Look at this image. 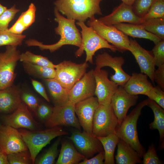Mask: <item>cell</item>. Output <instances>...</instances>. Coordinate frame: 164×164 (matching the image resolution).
Listing matches in <instances>:
<instances>
[{
  "mask_svg": "<svg viewBox=\"0 0 164 164\" xmlns=\"http://www.w3.org/2000/svg\"><path fill=\"white\" fill-rule=\"evenodd\" d=\"M54 14L55 21L58 23L54 30L56 34L60 36L59 40L52 44L46 45L36 39H29L26 41V44L29 46H38L42 50H49L51 53L65 45H72L80 47L81 44L82 37L75 25L76 20L65 18L55 8Z\"/></svg>",
  "mask_w": 164,
  "mask_h": 164,
  "instance_id": "1",
  "label": "cell"
},
{
  "mask_svg": "<svg viewBox=\"0 0 164 164\" xmlns=\"http://www.w3.org/2000/svg\"><path fill=\"white\" fill-rule=\"evenodd\" d=\"M19 89L13 85L0 90V112L8 113L14 111L22 102Z\"/></svg>",
  "mask_w": 164,
  "mask_h": 164,
  "instance_id": "21",
  "label": "cell"
},
{
  "mask_svg": "<svg viewBox=\"0 0 164 164\" xmlns=\"http://www.w3.org/2000/svg\"><path fill=\"white\" fill-rule=\"evenodd\" d=\"M8 159V155L2 153L0 155V164H9Z\"/></svg>",
  "mask_w": 164,
  "mask_h": 164,
  "instance_id": "48",
  "label": "cell"
},
{
  "mask_svg": "<svg viewBox=\"0 0 164 164\" xmlns=\"http://www.w3.org/2000/svg\"><path fill=\"white\" fill-rule=\"evenodd\" d=\"M36 9L34 4L31 3L28 9L22 12L19 18L27 29L35 21Z\"/></svg>",
  "mask_w": 164,
  "mask_h": 164,
  "instance_id": "38",
  "label": "cell"
},
{
  "mask_svg": "<svg viewBox=\"0 0 164 164\" xmlns=\"http://www.w3.org/2000/svg\"><path fill=\"white\" fill-rule=\"evenodd\" d=\"M130 49L138 64L141 73L147 75L154 84V74L155 65L153 55L143 48L135 39H130Z\"/></svg>",
  "mask_w": 164,
  "mask_h": 164,
  "instance_id": "20",
  "label": "cell"
},
{
  "mask_svg": "<svg viewBox=\"0 0 164 164\" xmlns=\"http://www.w3.org/2000/svg\"><path fill=\"white\" fill-rule=\"evenodd\" d=\"M53 110V108L46 104H39L37 110V115L40 119L43 121H46L51 116Z\"/></svg>",
  "mask_w": 164,
  "mask_h": 164,
  "instance_id": "43",
  "label": "cell"
},
{
  "mask_svg": "<svg viewBox=\"0 0 164 164\" xmlns=\"http://www.w3.org/2000/svg\"><path fill=\"white\" fill-rule=\"evenodd\" d=\"M25 35H17L10 32L8 30H0V46H21L25 38Z\"/></svg>",
  "mask_w": 164,
  "mask_h": 164,
  "instance_id": "32",
  "label": "cell"
},
{
  "mask_svg": "<svg viewBox=\"0 0 164 164\" xmlns=\"http://www.w3.org/2000/svg\"><path fill=\"white\" fill-rule=\"evenodd\" d=\"M44 80L56 105L65 104L68 101L69 90L62 86L54 78Z\"/></svg>",
  "mask_w": 164,
  "mask_h": 164,
  "instance_id": "27",
  "label": "cell"
},
{
  "mask_svg": "<svg viewBox=\"0 0 164 164\" xmlns=\"http://www.w3.org/2000/svg\"><path fill=\"white\" fill-rule=\"evenodd\" d=\"M102 0H56L55 8L67 18L85 22L95 15H101Z\"/></svg>",
  "mask_w": 164,
  "mask_h": 164,
  "instance_id": "2",
  "label": "cell"
},
{
  "mask_svg": "<svg viewBox=\"0 0 164 164\" xmlns=\"http://www.w3.org/2000/svg\"><path fill=\"white\" fill-rule=\"evenodd\" d=\"M148 77L143 73H133L123 87L130 94L146 95L154 87L148 79Z\"/></svg>",
  "mask_w": 164,
  "mask_h": 164,
  "instance_id": "22",
  "label": "cell"
},
{
  "mask_svg": "<svg viewBox=\"0 0 164 164\" xmlns=\"http://www.w3.org/2000/svg\"><path fill=\"white\" fill-rule=\"evenodd\" d=\"M114 25L128 36L133 38L148 39L153 42L155 45L162 40L157 36L147 31L142 24L122 22Z\"/></svg>",
  "mask_w": 164,
  "mask_h": 164,
  "instance_id": "24",
  "label": "cell"
},
{
  "mask_svg": "<svg viewBox=\"0 0 164 164\" xmlns=\"http://www.w3.org/2000/svg\"><path fill=\"white\" fill-rule=\"evenodd\" d=\"M154 81L157 85L164 90V64L158 67L155 70L154 74Z\"/></svg>",
  "mask_w": 164,
  "mask_h": 164,
  "instance_id": "44",
  "label": "cell"
},
{
  "mask_svg": "<svg viewBox=\"0 0 164 164\" xmlns=\"http://www.w3.org/2000/svg\"><path fill=\"white\" fill-rule=\"evenodd\" d=\"M60 138L57 139L50 147L47 150L35 163L38 164H53L55 162L58 153V148L60 142Z\"/></svg>",
  "mask_w": 164,
  "mask_h": 164,
  "instance_id": "33",
  "label": "cell"
},
{
  "mask_svg": "<svg viewBox=\"0 0 164 164\" xmlns=\"http://www.w3.org/2000/svg\"><path fill=\"white\" fill-rule=\"evenodd\" d=\"M69 138L74 143L78 151L87 158L104 150L99 140L85 131H73Z\"/></svg>",
  "mask_w": 164,
  "mask_h": 164,
  "instance_id": "15",
  "label": "cell"
},
{
  "mask_svg": "<svg viewBox=\"0 0 164 164\" xmlns=\"http://www.w3.org/2000/svg\"><path fill=\"white\" fill-rule=\"evenodd\" d=\"M99 20L107 25H114L122 22L140 24L143 22L142 18L137 16L133 11L132 6L121 3L115 7L110 14L101 17Z\"/></svg>",
  "mask_w": 164,
  "mask_h": 164,
  "instance_id": "18",
  "label": "cell"
},
{
  "mask_svg": "<svg viewBox=\"0 0 164 164\" xmlns=\"http://www.w3.org/2000/svg\"><path fill=\"white\" fill-rule=\"evenodd\" d=\"M14 45L6 46L4 52H0V90L13 85L16 77L15 69L20 53Z\"/></svg>",
  "mask_w": 164,
  "mask_h": 164,
  "instance_id": "8",
  "label": "cell"
},
{
  "mask_svg": "<svg viewBox=\"0 0 164 164\" xmlns=\"http://www.w3.org/2000/svg\"><path fill=\"white\" fill-rule=\"evenodd\" d=\"M147 106L152 110L154 114L153 121L149 124L150 129L157 130L159 133L160 139L159 148H164V109L154 101L148 99Z\"/></svg>",
  "mask_w": 164,
  "mask_h": 164,
  "instance_id": "25",
  "label": "cell"
},
{
  "mask_svg": "<svg viewBox=\"0 0 164 164\" xmlns=\"http://www.w3.org/2000/svg\"><path fill=\"white\" fill-rule=\"evenodd\" d=\"M7 9V7L2 5L0 2V16Z\"/></svg>",
  "mask_w": 164,
  "mask_h": 164,
  "instance_id": "50",
  "label": "cell"
},
{
  "mask_svg": "<svg viewBox=\"0 0 164 164\" xmlns=\"http://www.w3.org/2000/svg\"><path fill=\"white\" fill-rule=\"evenodd\" d=\"M2 120L5 125L17 129L39 130V124L33 118L29 109L23 101L12 113L3 116Z\"/></svg>",
  "mask_w": 164,
  "mask_h": 164,
  "instance_id": "14",
  "label": "cell"
},
{
  "mask_svg": "<svg viewBox=\"0 0 164 164\" xmlns=\"http://www.w3.org/2000/svg\"><path fill=\"white\" fill-rule=\"evenodd\" d=\"M2 152L1 150V149H0V155L2 153Z\"/></svg>",
  "mask_w": 164,
  "mask_h": 164,
  "instance_id": "51",
  "label": "cell"
},
{
  "mask_svg": "<svg viewBox=\"0 0 164 164\" xmlns=\"http://www.w3.org/2000/svg\"><path fill=\"white\" fill-rule=\"evenodd\" d=\"M125 62L124 58L121 56L113 57L107 52H104L96 57L95 68L101 69L105 67H110L114 72V74L111 76L110 80L118 86H123L131 76L122 69Z\"/></svg>",
  "mask_w": 164,
  "mask_h": 164,
  "instance_id": "12",
  "label": "cell"
},
{
  "mask_svg": "<svg viewBox=\"0 0 164 164\" xmlns=\"http://www.w3.org/2000/svg\"><path fill=\"white\" fill-rule=\"evenodd\" d=\"M138 98V95L130 94L125 90L123 86H119L112 97L111 104L119 125L126 117L130 108L136 104Z\"/></svg>",
  "mask_w": 164,
  "mask_h": 164,
  "instance_id": "19",
  "label": "cell"
},
{
  "mask_svg": "<svg viewBox=\"0 0 164 164\" xmlns=\"http://www.w3.org/2000/svg\"><path fill=\"white\" fill-rule=\"evenodd\" d=\"M1 125H0V126H1Z\"/></svg>",
  "mask_w": 164,
  "mask_h": 164,
  "instance_id": "52",
  "label": "cell"
},
{
  "mask_svg": "<svg viewBox=\"0 0 164 164\" xmlns=\"http://www.w3.org/2000/svg\"><path fill=\"white\" fill-rule=\"evenodd\" d=\"M124 3L130 6H132L136 0H121Z\"/></svg>",
  "mask_w": 164,
  "mask_h": 164,
  "instance_id": "49",
  "label": "cell"
},
{
  "mask_svg": "<svg viewBox=\"0 0 164 164\" xmlns=\"http://www.w3.org/2000/svg\"><path fill=\"white\" fill-rule=\"evenodd\" d=\"M119 125L111 104H99L94 116L92 134L96 137H103L115 134Z\"/></svg>",
  "mask_w": 164,
  "mask_h": 164,
  "instance_id": "7",
  "label": "cell"
},
{
  "mask_svg": "<svg viewBox=\"0 0 164 164\" xmlns=\"http://www.w3.org/2000/svg\"><path fill=\"white\" fill-rule=\"evenodd\" d=\"M31 83L36 91L47 101L49 102L50 99L42 84L40 82L33 79H31Z\"/></svg>",
  "mask_w": 164,
  "mask_h": 164,
  "instance_id": "47",
  "label": "cell"
},
{
  "mask_svg": "<svg viewBox=\"0 0 164 164\" xmlns=\"http://www.w3.org/2000/svg\"><path fill=\"white\" fill-rule=\"evenodd\" d=\"M147 103L148 99L139 102L118 125L115 133L119 138L129 144L137 152L141 158L146 152L139 139L137 123L142 109L147 106Z\"/></svg>",
  "mask_w": 164,
  "mask_h": 164,
  "instance_id": "3",
  "label": "cell"
},
{
  "mask_svg": "<svg viewBox=\"0 0 164 164\" xmlns=\"http://www.w3.org/2000/svg\"><path fill=\"white\" fill-rule=\"evenodd\" d=\"M148 32L164 40V18H157L145 20L142 24Z\"/></svg>",
  "mask_w": 164,
  "mask_h": 164,
  "instance_id": "31",
  "label": "cell"
},
{
  "mask_svg": "<svg viewBox=\"0 0 164 164\" xmlns=\"http://www.w3.org/2000/svg\"><path fill=\"white\" fill-rule=\"evenodd\" d=\"M28 150L9 154L8 159L10 164H32L30 154Z\"/></svg>",
  "mask_w": 164,
  "mask_h": 164,
  "instance_id": "35",
  "label": "cell"
},
{
  "mask_svg": "<svg viewBox=\"0 0 164 164\" xmlns=\"http://www.w3.org/2000/svg\"><path fill=\"white\" fill-rule=\"evenodd\" d=\"M85 157L80 153L70 142L64 141L61 147L56 164H78Z\"/></svg>",
  "mask_w": 164,
  "mask_h": 164,
  "instance_id": "26",
  "label": "cell"
},
{
  "mask_svg": "<svg viewBox=\"0 0 164 164\" xmlns=\"http://www.w3.org/2000/svg\"><path fill=\"white\" fill-rule=\"evenodd\" d=\"M0 149L7 155L28 150L19 131L5 125L0 127Z\"/></svg>",
  "mask_w": 164,
  "mask_h": 164,
  "instance_id": "13",
  "label": "cell"
},
{
  "mask_svg": "<svg viewBox=\"0 0 164 164\" xmlns=\"http://www.w3.org/2000/svg\"><path fill=\"white\" fill-rule=\"evenodd\" d=\"M157 18H164V0H155L142 19L143 22L145 20Z\"/></svg>",
  "mask_w": 164,
  "mask_h": 164,
  "instance_id": "34",
  "label": "cell"
},
{
  "mask_svg": "<svg viewBox=\"0 0 164 164\" xmlns=\"http://www.w3.org/2000/svg\"><path fill=\"white\" fill-rule=\"evenodd\" d=\"M94 75L96 82L94 95L97 97L99 104L110 105L112 97L119 86L108 79V73L106 70L95 68Z\"/></svg>",
  "mask_w": 164,
  "mask_h": 164,
  "instance_id": "11",
  "label": "cell"
},
{
  "mask_svg": "<svg viewBox=\"0 0 164 164\" xmlns=\"http://www.w3.org/2000/svg\"><path fill=\"white\" fill-rule=\"evenodd\" d=\"M155 0H136L132 6L134 12L138 16L142 18L148 12Z\"/></svg>",
  "mask_w": 164,
  "mask_h": 164,
  "instance_id": "37",
  "label": "cell"
},
{
  "mask_svg": "<svg viewBox=\"0 0 164 164\" xmlns=\"http://www.w3.org/2000/svg\"><path fill=\"white\" fill-rule=\"evenodd\" d=\"M21 96L22 101L30 110L37 115L39 104L36 97L31 93L26 92H22Z\"/></svg>",
  "mask_w": 164,
  "mask_h": 164,
  "instance_id": "42",
  "label": "cell"
},
{
  "mask_svg": "<svg viewBox=\"0 0 164 164\" xmlns=\"http://www.w3.org/2000/svg\"><path fill=\"white\" fill-rule=\"evenodd\" d=\"M27 29L21 20L19 18L12 26L9 28L10 32L16 34H22V32Z\"/></svg>",
  "mask_w": 164,
  "mask_h": 164,
  "instance_id": "46",
  "label": "cell"
},
{
  "mask_svg": "<svg viewBox=\"0 0 164 164\" xmlns=\"http://www.w3.org/2000/svg\"><path fill=\"white\" fill-rule=\"evenodd\" d=\"M105 155L104 150L102 151L94 157L90 159L85 158L79 164H104Z\"/></svg>",
  "mask_w": 164,
  "mask_h": 164,
  "instance_id": "45",
  "label": "cell"
},
{
  "mask_svg": "<svg viewBox=\"0 0 164 164\" xmlns=\"http://www.w3.org/2000/svg\"><path fill=\"white\" fill-rule=\"evenodd\" d=\"M88 64L86 62L78 64L64 60L55 65L54 78L62 86L70 90L86 73Z\"/></svg>",
  "mask_w": 164,
  "mask_h": 164,
  "instance_id": "9",
  "label": "cell"
},
{
  "mask_svg": "<svg viewBox=\"0 0 164 164\" xmlns=\"http://www.w3.org/2000/svg\"><path fill=\"white\" fill-rule=\"evenodd\" d=\"M87 26L93 29L99 35L114 46L121 53L129 51L130 39L128 36L114 25H107L101 22L94 16L89 19Z\"/></svg>",
  "mask_w": 164,
  "mask_h": 164,
  "instance_id": "6",
  "label": "cell"
},
{
  "mask_svg": "<svg viewBox=\"0 0 164 164\" xmlns=\"http://www.w3.org/2000/svg\"><path fill=\"white\" fill-rule=\"evenodd\" d=\"M22 66L26 72L30 75L44 79L55 78L56 72L54 68L37 65L26 62H22Z\"/></svg>",
  "mask_w": 164,
  "mask_h": 164,
  "instance_id": "29",
  "label": "cell"
},
{
  "mask_svg": "<svg viewBox=\"0 0 164 164\" xmlns=\"http://www.w3.org/2000/svg\"><path fill=\"white\" fill-rule=\"evenodd\" d=\"M19 131L28 147L32 164L35 163L36 158L40 151L52 139L68 134L60 126L44 130H31L21 128Z\"/></svg>",
  "mask_w": 164,
  "mask_h": 164,
  "instance_id": "4",
  "label": "cell"
},
{
  "mask_svg": "<svg viewBox=\"0 0 164 164\" xmlns=\"http://www.w3.org/2000/svg\"><path fill=\"white\" fill-rule=\"evenodd\" d=\"M146 96L164 109V92L158 86L154 87Z\"/></svg>",
  "mask_w": 164,
  "mask_h": 164,
  "instance_id": "41",
  "label": "cell"
},
{
  "mask_svg": "<svg viewBox=\"0 0 164 164\" xmlns=\"http://www.w3.org/2000/svg\"><path fill=\"white\" fill-rule=\"evenodd\" d=\"M19 11V9L16 8L15 5L7 9L0 16V30H8L9 23Z\"/></svg>",
  "mask_w": 164,
  "mask_h": 164,
  "instance_id": "36",
  "label": "cell"
},
{
  "mask_svg": "<svg viewBox=\"0 0 164 164\" xmlns=\"http://www.w3.org/2000/svg\"><path fill=\"white\" fill-rule=\"evenodd\" d=\"M99 105L97 97L94 96L80 101L74 105L75 112L81 126L84 131L91 135L94 116Z\"/></svg>",
  "mask_w": 164,
  "mask_h": 164,
  "instance_id": "16",
  "label": "cell"
},
{
  "mask_svg": "<svg viewBox=\"0 0 164 164\" xmlns=\"http://www.w3.org/2000/svg\"><path fill=\"white\" fill-rule=\"evenodd\" d=\"M19 60L22 62H28L42 66L55 68V66L47 57L35 54L29 51L20 54Z\"/></svg>",
  "mask_w": 164,
  "mask_h": 164,
  "instance_id": "30",
  "label": "cell"
},
{
  "mask_svg": "<svg viewBox=\"0 0 164 164\" xmlns=\"http://www.w3.org/2000/svg\"><path fill=\"white\" fill-rule=\"evenodd\" d=\"M76 24L81 28L82 34L81 45L75 53L76 57L81 56L85 51L86 54L85 62L93 64V56L99 50L107 48L114 52L118 51L114 46L109 44L91 27L87 26L84 22L78 21Z\"/></svg>",
  "mask_w": 164,
  "mask_h": 164,
  "instance_id": "5",
  "label": "cell"
},
{
  "mask_svg": "<svg viewBox=\"0 0 164 164\" xmlns=\"http://www.w3.org/2000/svg\"><path fill=\"white\" fill-rule=\"evenodd\" d=\"M117 145V153L115 156L116 164L142 163L138 154L129 144L119 138Z\"/></svg>",
  "mask_w": 164,
  "mask_h": 164,
  "instance_id": "23",
  "label": "cell"
},
{
  "mask_svg": "<svg viewBox=\"0 0 164 164\" xmlns=\"http://www.w3.org/2000/svg\"><path fill=\"white\" fill-rule=\"evenodd\" d=\"M152 51L155 66L159 67L164 64V40L155 45Z\"/></svg>",
  "mask_w": 164,
  "mask_h": 164,
  "instance_id": "40",
  "label": "cell"
},
{
  "mask_svg": "<svg viewBox=\"0 0 164 164\" xmlns=\"http://www.w3.org/2000/svg\"><path fill=\"white\" fill-rule=\"evenodd\" d=\"M96 82L94 70L86 73L70 90L69 102L75 104L94 95Z\"/></svg>",
  "mask_w": 164,
  "mask_h": 164,
  "instance_id": "17",
  "label": "cell"
},
{
  "mask_svg": "<svg viewBox=\"0 0 164 164\" xmlns=\"http://www.w3.org/2000/svg\"><path fill=\"white\" fill-rule=\"evenodd\" d=\"M75 104L67 102L61 105H56L53 108L52 113L45 122L49 128L60 126L72 127L81 131V126L76 117Z\"/></svg>",
  "mask_w": 164,
  "mask_h": 164,
  "instance_id": "10",
  "label": "cell"
},
{
  "mask_svg": "<svg viewBox=\"0 0 164 164\" xmlns=\"http://www.w3.org/2000/svg\"><path fill=\"white\" fill-rule=\"evenodd\" d=\"M142 158L143 164H163L164 162L160 160L157 155L154 144H151L149 146Z\"/></svg>",
  "mask_w": 164,
  "mask_h": 164,
  "instance_id": "39",
  "label": "cell"
},
{
  "mask_svg": "<svg viewBox=\"0 0 164 164\" xmlns=\"http://www.w3.org/2000/svg\"><path fill=\"white\" fill-rule=\"evenodd\" d=\"M100 141L104 152V164H114V152L119 138L115 134L103 137H96Z\"/></svg>",
  "mask_w": 164,
  "mask_h": 164,
  "instance_id": "28",
  "label": "cell"
}]
</instances>
